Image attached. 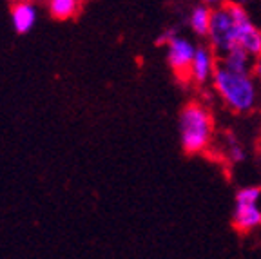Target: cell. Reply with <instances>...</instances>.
<instances>
[{"instance_id":"3","label":"cell","mask_w":261,"mask_h":259,"mask_svg":"<svg viewBox=\"0 0 261 259\" xmlns=\"http://www.w3.org/2000/svg\"><path fill=\"white\" fill-rule=\"evenodd\" d=\"M236 29L238 24L234 22V18L230 16L228 9L223 4L218 9H214L212 11L211 29H208L207 35L211 38L212 51L218 55H223L230 47H234L236 45Z\"/></svg>"},{"instance_id":"11","label":"cell","mask_w":261,"mask_h":259,"mask_svg":"<svg viewBox=\"0 0 261 259\" xmlns=\"http://www.w3.org/2000/svg\"><path fill=\"white\" fill-rule=\"evenodd\" d=\"M76 6V0H51V13L58 20H65V18L74 15Z\"/></svg>"},{"instance_id":"4","label":"cell","mask_w":261,"mask_h":259,"mask_svg":"<svg viewBox=\"0 0 261 259\" xmlns=\"http://www.w3.org/2000/svg\"><path fill=\"white\" fill-rule=\"evenodd\" d=\"M196 47L187 38L174 37L167 44V60L171 64L172 71L178 74V78L189 82L191 80V64L194 58Z\"/></svg>"},{"instance_id":"16","label":"cell","mask_w":261,"mask_h":259,"mask_svg":"<svg viewBox=\"0 0 261 259\" xmlns=\"http://www.w3.org/2000/svg\"><path fill=\"white\" fill-rule=\"evenodd\" d=\"M203 2H207V4H223L225 0H203Z\"/></svg>"},{"instance_id":"14","label":"cell","mask_w":261,"mask_h":259,"mask_svg":"<svg viewBox=\"0 0 261 259\" xmlns=\"http://www.w3.org/2000/svg\"><path fill=\"white\" fill-rule=\"evenodd\" d=\"M174 37H176V31H174V29H169V31H165L162 37L156 40V44H158V45H167Z\"/></svg>"},{"instance_id":"17","label":"cell","mask_w":261,"mask_h":259,"mask_svg":"<svg viewBox=\"0 0 261 259\" xmlns=\"http://www.w3.org/2000/svg\"><path fill=\"white\" fill-rule=\"evenodd\" d=\"M238 2H241V4H245V2H249V0H238Z\"/></svg>"},{"instance_id":"6","label":"cell","mask_w":261,"mask_h":259,"mask_svg":"<svg viewBox=\"0 0 261 259\" xmlns=\"http://www.w3.org/2000/svg\"><path fill=\"white\" fill-rule=\"evenodd\" d=\"M214 55H212L211 49L203 47V45L196 47L194 58H192L191 64V80H194L196 84H203V82H207L208 76L214 74V69H216Z\"/></svg>"},{"instance_id":"13","label":"cell","mask_w":261,"mask_h":259,"mask_svg":"<svg viewBox=\"0 0 261 259\" xmlns=\"http://www.w3.org/2000/svg\"><path fill=\"white\" fill-rule=\"evenodd\" d=\"M228 156H230V160L236 163H240L245 160V150L240 147V143L234 142V138H228Z\"/></svg>"},{"instance_id":"12","label":"cell","mask_w":261,"mask_h":259,"mask_svg":"<svg viewBox=\"0 0 261 259\" xmlns=\"http://www.w3.org/2000/svg\"><path fill=\"white\" fill-rule=\"evenodd\" d=\"M261 199L259 187H245L236 194V203H257Z\"/></svg>"},{"instance_id":"8","label":"cell","mask_w":261,"mask_h":259,"mask_svg":"<svg viewBox=\"0 0 261 259\" xmlns=\"http://www.w3.org/2000/svg\"><path fill=\"white\" fill-rule=\"evenodd\" d=\"M250 55L245 51L241 45H234L227 51V53L221 55V65L227 67L228 71H234V73H249L250 69Z\"/></svg>"},{"instance_id":"2","label":"cell","mask_w":261,"mask_h":259,"mask_svg":"<svg viewBox=\"0 0 261 259\" xmlns=\"http://www.w3.org/2000/svg\"><path fill=\"white\" fill-rule=\"evenodd\" d=\"M179 134L185 152H201L212 136V118L208 111L200 103H189L179 114Z\"/></svg>"},{"instance_id":"5","label":"cell","mask_w":261,"mask_h":259,"mask_svg":"<svg viewBox=\"0 0 261 259\" xmlns=\"http://www.w3.org/2000/svg\"><path fill=\"white\" fill-rule=\"evenodd\" d=\"M232 225L240 232H250L261 225V209L257 203H236Z\"/></svg>"},{"instance_id":"7","label":"cell","mask_w":261,"mask_h":259,"mask_svg":"<svg viewBox=\"0 0 261 259\" xmlns=\"http://www.w3.org/2000/svg\"><path fill=\"white\" fill-rule=\"evenodd\" d=\"M236 44L241 45L252 58L261 57V31L250 20L238 24Z\"/></svg>"},{"instance_id":"15","label":"cell","mask_w":261,"mask_h":259,"mask_svg":"<svg viewBox=\"0 0 261 259\" xmlns=\"http://www.w3.org/2000/svg\"><path fill=\"white\" fill-rule=\"evenodd\" d=\"M256 74H257V76H261V58L257 60V64H256Z\"/></svg>"},{"instance_id":"1","label":"cell","mask_w":261,"mask_h":259,"mask_svg":"<svg viewBox=\"0 0 261 259\" xmlns=\"http://www.w3.org/2000/svg\"><path fill=\"white\" fill-rule=\"evenodd\" d=\"M214 87L223 101L236 113L252 109L256 101V87L249 73H234L223 65L214 69Z\"/></svg>"},{"instance_id":"10","label":"cell","mask_w":261,"mask_h":259,"mask_svg":"<svg viewBox=\"0 0 261 259\" xmlns=\"http://www.w3.org/2000/svg\"><path fill=\"white\" fill-rule=\"evenodd\" d=\"M211 20H212V11L207 6H198L192 9L191 13V28L196 35L207 37L208 29H211Z\"/></svg>"},{"instance_id":"9","label":"cell","mask_w":261,"mask_h":259,"mask_svg":"<svg viewBox=\"0 0 261 259\" xmlns=\"http://www.w3.org/2000/svg\"><path fill=\"white\" fill-rule=\"evenodd\" d=\"M13 28L16 29V33H28L29 29L35 25L37 20V9L33 8L29 2H20L13 8Z\"/></svg>"}]
</instances>
